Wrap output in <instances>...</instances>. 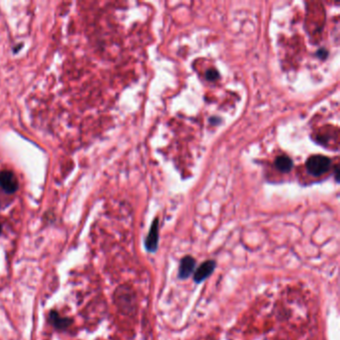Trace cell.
I'll return each mask as SVG.
<instances>
[{
	"instance_id": "6da1fadb",
	"label": "cell",
	"mask_w": 340,
	"mask_h": 340,
	"mask_svg": "<svg viewBox=\"0 0 340 340\" xmlns=\"http://www.w3.org/2000/svg\"><path fill=\"white\" fill-rule=\"evenodd\" d=\"M306 169L308 172L312 176H320L326 172H328L332 167V161L330 158L322 155H316L310 157L306 161Z\"/></svg>"
},
{
	"instance_id": "7a4b0ae2",
	"label": "cell",
	"mask_w": 340,
	"mask_h": 340,
	"mask_svg": "<svg viewBox=\"0 0 340 340\" xmlns=\"http://www.w3.org/2000/svg\"><path fill=\"white\" fill-rule=\"evenodd\" d=\"M145 246H146L147 252H152V254L158 250V246H159V218H156L151 224V228L145 240Z\"/></svg>"
},
{
	"instance_id": "3957f363",
	"label": "cell",
	"mask_w": 340,
	"mask_h": 340,
	"mask_svg": "<svg viewBox=\"0 0 340 340\" xmlns=\"http://www.w3.org/2000/svg\"><path fill=\"white\" fill-rule=\"evenodd\" d=\"M216 262L214 260H208L204 262L198 266L196 270L194 272V282L196 284H200L206 280L216 270Z\"/></svg>"
},
{
	"instance_id": "277c9868",
	"label": "cell",
	"mask_w": 340,
	"mask_h": 340,
	"mask_svg": "<svg viewBox=\"0 0 340 340\" xmlns=\"http://www.w3.org/2000/svg\"><path fill=\"white\" fill-rule=\"evenodd\" d=\"M196 268V260L192 256H184L180 262L178 276L180 280L188 278L194 272Z\"/></svg>"
},
{
	"instance_id": "5b68a950",
	"label": "cell",
	"mask_w": 340,
	"mask_h": 340,
	"mask_svg": "<svg viewBox=\"0 0 340 340\" xmlns=\"http://www.w3.org/2000/svg\"><path fill=\"white\" fill-rule=\"evenodd\" d=\"M274 165H276L278 170L284 172H288L292 170L294 164H292V159L288 156L280 155L276 159Z\"/></svg>"
},
{
	"instance_id": "8992f818",
	"label": "cell",
	"mask_w": 340,
	"mask_h": 340,
	"mask_svg": "<svg viewBox=\"0 0 340 340\" xmlns=\"http://www.w3.org/2000/svg\"><path fill=\"white\" fill-rule=\"evenodd\" d=\"M50 320L51 322L59 330H64L66 328H68L71 324V320L64 318H60V316L57 312H52L50 314Z\"/></svg>"
},
{
	"instance_id": "52a82bcc",
	"label": "cell",
	"mask_w": 340,
	"mask_h": 340,
	"mask_svg": "<svg viewBox=\"0 0 340 340\" xmlns=\"http://www.w3.org/2000/svg\"><path fill=\"white\" fill-rule=\"evenodd\" d=\"M206 79L210 80V81H216V80L220 77V74L218 73L216 70H214V69H210V70H208V72L206 73Z\"/></svg>"
},
{
	"instance_id": "ba28073f",
	"label": "cell",
	"mask_w": 340,
	"mask_h": 340,
	"mask_svg": "<svg viewBox=\"0 0 340 340\" xmlns=\"http://www.w3.org/2000/svg\"><path fill=\"white\" fill-rule=\"evenodd\" d=\"M1 232H2V226H1V224H0V234H1Z\"/></svg>"
}]
</instances>
